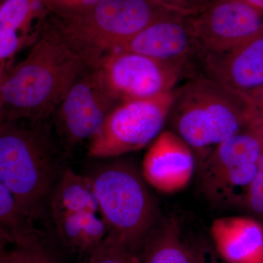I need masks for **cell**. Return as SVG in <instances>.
I'll return each mask as SVG.
<instances>
[{"label":"cell","instance_id":"cell-16","mask_svg":"<svg viewBox=\"0 0 263 263\" xmlns=\"http://www.w3.org/2000/svg\"><path fill=\"white\" fill-rule=\"evenodd\" d=\"M51 209L53 218L76 213H99L91 177L70 169L64 171L52 190Z\"/></svg>","mask_w":263,"mask_h":263},{"label":"cell","instance_id":"cell-18","mask_svg":"<svg viewBox=\"0 0 263 263\" xmlns=\"http://www.w3.org/2000/svg\"><path fill=\"white\" fill-rule=\"evenodd\" d=\"M34 218L24 209L8 188L0 183L1 239L16 247L34 245L46 238L34 226Z\"/></svg>","mask_w":263,"mask_h":263},{"label":"cell","instance_id":"cell-22","mask_svg":"<svg viewBox=\"0 0 263 263\" xmlns=\"http://www.w3.org/2000/svg\"><path fill=\"white\" fill-rule=\"evenodd\" d=\"M243 206L263 218V155L259 161L257 173L249 186Z\"/></svg>","mask_w":263,"mask_h":263},{"label":"cell","instance_id":"cell-21","mask_svg":"<svg viewBox=\"0 0 263 263\" xmlns=\"http://www.w3.org/2000/svg\"><path fill=\"white\" fill-rule=\"evenodd\" d=\"M10 253L15 263H62L46 238L27 247H15Z\"/></svg>","mask_w":263,"mask_h":263},{"label":"cell","instance_id":"cell-1","mask_svg":"<svg viewBox=\"0 0 263 263\" xmlns=\"http://www.w3.org/2000/svg\"><path fill=\"white\" fill-rule=\"evenodd\" d=\"M89 67L58 29L44 31L26 58L0 79V122L50 120Z\"/></svg>","mask_w":263,"mask_h":263},{"label":"cell","instance_id":"cell-23","mask_svg":"<svg viewBox=\"0 0 263 263\" xmlns=\"http://www.w3.org/2000/svg\"><path fill=\"white\" fill-rule=\"evenodd\" d=\"M170 11L183 16L197 14L209 5L210 0H150Z\"/></svg>","mask_w":263,"mask_h":263},{"label":"cell","instance_id":"cell-7","mask_svg":"<svg viewBox=\"0 0 263 263\" xmlns=\"http://www.w3.org/2000/svg\"><path fill=\"white\" fill-rule=\"evenodd\" d=\"M174 101L173 90L154 98L119 104L89 141L88 155L110 158L148 146L162 133Z\"/></svg>","mask_w":263,"mask_h":263},{"label":"cell","instance_id":"cell-19","mask_svg":"<svg viewBox=\"0 0 263 263\" xmlns=\"http://www.w3.org/2000/svg\"><path fill=\"white\" fill-rule=\"evenodd\" d=\"M86 259V263H140L137 254L110 233Z\"/></svg>","mask_w":263,"mask_h":263},{"label":"cell","instance_id":"cell-12","mask_svg":"<svg viewBox=\"0 0 263 263\" xmlns=\"http://www.w3.org/2000/svg\"><path fill=\"white\" fill-rule=\"evenodd\" d=\"M187 18L174 14L160 19L114 51L134 52L185 65L193 55L200 54V46L194 37Z\"/></svg>","mask_w":263,"mask_h":263},{"label":"cell","instance_id":"cell-8","mask_svg":"<svg viewBox=\"0 0 263 263\" xmlns=\"http://www.w3.org/2000/svg\"><path fill=\"white\" fill-rule=\"evenodd\" d=\"M184 65L134 52L114 51L92 67L107 94L122 103L173 91Z\"/></svg>","mask_w":263,"mask_h":263},{"label":"cell","instance_id":"cell-28","mask_svg":"<svg viewBox=\"0 0 263 263\" xmlns=\"http://www.w3.org/2000/svg\"><path fill=\"white\" fill-rule=\"evenodd\" d=\"M63 2L67 5L79 7V8H84L85 10L88 9L86 5V0H63Z\"/></svg>","mask_w":263,"mask_h":263},{"label":"cell","instance_id":"cell-29","mask_svg":"<svg viewBox=\"0 0 263 263\" xmlns=\"http://www.w3.org/2000/svg\"><path fill=\"white\" fill-rule=\"evenodd\" d=\"M10 254H11V253H10ZM11 258H12V256H11ZM12 262H13V263H15V262H14V261H13V259H12Z\"/></svg>","mask_w":263,"mask_h":263},{"label":"cell","instance_id":"cell-13","mask_svg":"<svg viewBox=\"0 0 263 263\" xmlns=\"http://www.w3.org/2000/svg\"><path fill=\"white\" fill-rule=\"evenodd\" d=\"M205 75L248 95L263 84V33L238 47L200 57Z\"/></svg>","mask_w":263,"mask_h":263},{"label":"cell","instance_id":"cell-24","mask_svg":"<svg viewBox=\"0 0 263 263\" xmlns=\"http://www.w3.org/2000/svg\"><path fill=\"white\" fill-rule=\"evenodd\" d=\"M190 246L194 263H221L220 257L215 249H213L206 242L200 240Z\"/></svg>","mask_w":263,"mask_h":263},{"label":"cell","instance_id":"cell-9","mask_svg":"<svg viewBox=\"0 0 263 263\" xmlns=\"http://www.w3.org/2000/svg\"><path fill=\"white\" fill-rule=\"evenodd\" d=\"M119 104L103 89L94 67L86 69L50 119L60 146L69 153L86 140L91 141Z\"/></svg>","mask_w":263,"mask_h":263},{"label":"cell","instance_id":"cell-17","mask_svg":"<svg viewBox=\"0 0 263 263\" xmlns=\"http://www.w3.org/2000/svg\"><path fill=\"white\" fill-rule=\"evenodd\" d=\"M137 255L140 263H194L190 246L174 219L155 227Z\"/></svg>","mask_w":263,"mask_h":263},{"label":"cell","instance_id":"cell-4","mask_svg":"<svg viewBox=\"0 0 263 263\" xmlns=\"http://www.w3.org/2000/svg\"><path fill=\"white\" fill-rule=\"evenodd\" d=\"M98 212L108 233L138 254L155 228V200L143 175L133 164L116 162L90 176Z\"/></svg>","mask_w":263,"mask_h":263},{"label":"cell","instance_id":"cell-26","mask_svg":"<svg viewBox=\"0 0 263 263\" xmlns=\"http://www.w3.org/2000/svg\"><path fill=\"white\" fill-rule=\"evenodd\" d=\"M0 263H13L12 262L10 251L7 250L5 247V242L1 240V253H0Z\"/></svg>","mask_w":263,"mask_h":263},{"label":"cell","instance_id":"cell-6","mask_svg":"<svg viewBox=\"0 0 263 263\" xmlns=\"http://www.w3.org/2000/svg\"><path fill=\"white\" fill-rule=\"evenodd\" d=\"M263 155V130L249 124L219 143L200 164V187L219 206L243 205Z\"/></svg>","mask_w":263,"mask_h":263},{"label":"cell","instance_id":"cell-20","mask_svg":"<svg viewBox=\"0 0 263 263\" xmlns=\"http://www.w3.org/2000/svg\"><path fill=\"white\" fill-rule=\"evenodd\" d=\"M35 0H5L0 8V29L14 31L28 42L21 34L31 12L37 11L34 8Z\"/></svg>","mask_w":263,"mask_h":263},{"label":"cell","instance_id":"cell-15","mask_svg":"<svg viewBox=\"0 0 263 263\" xmlns=\"http://www.w3.org/2000/svg\"><path fill=\"white\" fill-rule=\"evenodd\" d=\"M98 214L80 212L53 218L57 233L67 250L87 257L103 241L108 229Z\"/></svg>","mask_w":263,"mask_h":263},{"label":"cell","instance_id":"cell-5","mask_svg":"<svg viewBox=\"0 0 263 263\" xmlns=\"http://www.w3.org/2000/svg\"><path fill=\"white\" fill-rule=\"evenodd\" d=\"M86 18L57 29L90 67L149 26L176 14L150 0H101Z\"/></svg>","mask_w":263,"mask_h":263},{"label":"cell","instance_id":"cell-25","mask_svg":"<svg viewBox=\"0 0 263 263\" xmlns=\"http://www.w3.org/2000/svg\"><path fill=\"white\" fill-rule=\"evenodd\" d=\"M252 109V119L250 123L263 129V84L249 93Z\"/></svg>","mask_w":263,"mask_h":263},{"label":"cell","instance_id":"cell-11","mask_svg":"<svg viewBox=\"0 0 263 263\" xmlns=\"http://www.w3.org/2000/svg\"><path fill=\"white\" fill-rule=\"evenodd\" d=\"M197 159L191 146L172 130L162 131L142 162L145 181L161 193L181 191L193 179Z\"/></svg>","mask_w":263,"mask_h":263},{"label":"cell","instance_id":"cell-2","mask_svg":"<svg viewBox=\"0 0 263 263\" xmlns=\"http://www.w3.org/2000/svg\"><path fill=\"white\" fill-rule=\"evenodd\" d=\"M169 119L171 130L191 146L200 165L219 143L248 125L252 109L248 95L204 74L174 90Z\"/></svg>","mask_w":263,"mask_h":263},{"label":"cell","instance_id":"cell-3","mask_svg":"<svg viewBox=\"0 0 263 263\" xmlns=\"http://www.w3.org/2000/svg\"><path fill=\"white\" fill-rule=\"evenodd\" d=\"M49 121H9L0 126V183L34 219L57 177Z\"/></svg>","mask_w":263,"mask_h":263},{"label":"cell","instance_id":"cell-10","mask_svg":"<svg viewBox=\"0 0 263 263\" xmlns=\"http://www.w3.org/2000/svg\"><path fill=\"white\" fill-rule=\"evenodd\" d=\"M188 22L200 54L221 53L263 33V13L239 0H214Z\"/></svg>","mask_w":263,"mask_h":263},{"label":"cell","instance_id":"cell-27","mask_svg":"<svg viewBox=\"0 0 263 263\" xmlns=\"http://www.w3.org/2000/svg\"><path fill=\"white\" fill-rule=\"evenodd\" d=\"M211 1H214V0H210ZM239 1L243 2L263 13V0H239Z\"/></svg>","mask_w":263,"mask_h":263},{"label":"cell","instance_id":"cell-14","mask_svg":"<svg viewBox=\"0 0 263 263\" xmlns=\"http://www.w3.org/2000/svg\"><path fill=\"white\" fill-rule=\"evenodd\" d=\"M210 233L214 249L224 262L263 263V226L253 218H218Z\"/></svg>","mask_w":263,"mask_h":263}]
</instances>
